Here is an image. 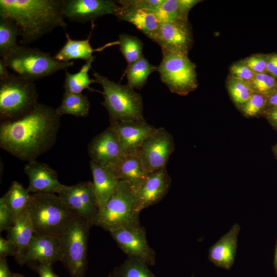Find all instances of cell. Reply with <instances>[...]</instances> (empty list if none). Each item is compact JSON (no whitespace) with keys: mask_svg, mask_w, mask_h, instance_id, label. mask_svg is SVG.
I'll return each instance as SVG.
<instances>
[{"mask_svg":"<svg viewBox=\"0 0 277 277\" xmlns=\"http://www.w3.org/2000/svg\"><path fill=\"white\" fill-rule=\"evenodd\" d=\"M157 71V67L150 64L143 55L128 64L125 73L128 85L133 89H141L146 84L151 73Z\"/></svg>","mask_w":277,"mask_h":277,"instance_id":"f1b7e54d","label":"cell"},{"mask_svg":"<svg viewBox=\"0 0 277 277\" xmlns=\"http://www.w3.org/2000/svg\"><path fill=\"white\" fill-rule=\"evenodd\" d=\"M20 32L16 24L11 19L0 17V55L5 58L18 45L16 41Z\"/></svg>","mask_w":277,"mask_h":277,"instance_id":"4dcf8cb0","label":"cell"},{"mask_svg":"<svg viewBox=\"0 0 277 277\" xmlns=\"http://www.w3.org/2000/svg\"><path fill=\"white\" fill-rule=\"evenodd\" d=\"M88 153L91 161L106 167L125 154L118 135L111 126L92 139L88 145Z\"/></svg>","mask_w":277,"mask_h":277,"instance_id":"2e32d148","label":"cell"},{"mask_svg":"<svg viewBox=\"0 0 277 277\" xmlns=\"http://www.w3.org/2000/svg\"><path fill=\"white\" fill-rule=\"evenodd\" d=\"M66 42L62 48L54 56L57 61L63 62H69L72 60L81 59L88 61L92 56L94 51L98 49H93L90 44V36L86 39L75 40L70 38L66 32Z\"/></svg>","mask_w":277,"mask_h":277,"instance_id":"484cf974","label":"cell"},{"mask_svg":"<svg viewBox=\"0 0 277 277\" xmlns=\"http://www.w3.org/2000/svg\"><path fill=\"white\" fill-rule=\"evenodd\" d=\"M230 71L232 77L248 83L255 75L242 61L233 64L230 68Z\"/></svg>","mask_w":277,"mask_h":277,"instance_id":"f35d334b","label":"cell"},{"mask_svg":"<svg viewBox=\"0 0 277 277\" xmlns=\"http://www.w3.org/2000/svg\"><path fill=\"white\" fill-rule=\"evenodd\" d=\"M94 59V56L90 57L82 66L79 71L75 73L71 74L66 71L63 86L65 92L80 94L82 93L85 89L97 91L90 86L91 84L97 83L96 81L90 78L88 74Z\"/></svg>","mask_w":277,"mask_h":277,"instance_id":"4316f807","label":"cell"},{"mask_svg":"<svg viewBox=\"0 0 277 277\" xmlns=\"http://www.w3.org/2000/svg\"><path fill=\"white\" fill-rule=\"evenodd\" d=\"M29 267L36 272L39 277H58L53 271L52 265L35 262L27 263Z\"/></svg>","mask_w":277,"mask_h":277,"instance_id":"b9f144b4","label":"cell"},{"mask_svg":"<svg viewBox=\"0 0 277 277\" xmlns=\"http://www.w3.org/2000/svg\"><path fill=\"white\" fill-rule=\"evenodd\" d=\"M115 43L119 45L120 51L128 65L134 62L143 56V43L135 36L121 34Z\"/></svg>","mask_w":277,"mask_h":277,"instance_id":"d6a6232c","label":"cell"},{"mask_svg":"<svg viewBox=\"0 0 277 277\" xmlns=\"http://www.w3.org/2000/svg\"><path fill=\"white\" fill-rule=\"evenodd\" d=\"M93 75L102 88L104 101L110 122L142 121L143 104L141 95L127 85H121L94 72Z\"/></svg>","mask_w":277,"mask_h":277,"instance_id":"5b68a950","label":"cell"},{"mask_svg":"<svg viewBox=\"0 0 277 277\" xmlns=\"http://www.w3.org/2000/svg\"><path fill=\"white\" fill-rule=\"evenodd\" d=\"M264 113L269 123L277 129V108L266 110Z\"/></svg>","mask_w":277,"mask_h":277,"instance_id":"ee69618b","label":"cell"},{"mask_svg":"<svg viewBox=\"0 0 277 277\" xmlns=\"http://www.w3.org/2000/svg\"><path fill=\"white\" fill-rule=\"evenodd\" d=\"M162 61L157 67L161 79L174 93L186 95L197 87L195 65L187 54L163 53Z\"/></svg>","mask_w":277,"mask_h":277,"instance_id":"9c48e42d","label":"cell"},{"mask_svg":"<svg viewBox=\"0 0 277 277\" xmlns=\"http://www.w3.org/2000/svg\"><path fill=\"white\" fill-rule=\"evenodd\" d=\"M276 243H277V242H276Z\"/></svg>","mask_w":277,"mask_h":277,"instance_id":"11a10c76","label":"cell"},{"mask_svg":"<svg viewBox=\"0 0 277 277\" xmlns=\"http://www.w3.org/2000/svg\"><path fill=\"white\" fill-rule=\"evenodd\" d=\"M240 226L236 223L209 250V261L216 266L230 269L234 262Z\"/></svg>","mask_w":277,"mask_h":277,"instance_id":"ffe728a7","label":"cell"},{"mask_svg":"<svg viewBox=\"0 0 277 277\" xmlns=\"http://www.w3.org/2000/svg\"><path fill=\"white\" fill-rule=\"evenodd\" d=\"M248 83L254 93L267 97L277 88V81L267 73L255 74L253 78Z\"/></svg>","mask_w":277,"mask_h":277,"instance_id":"e575fe53","label":"cell"},{"mask_svg":"<svg viewBox=\"0 0 277 277\" xmlns=\"http://www.w3.org/2000/svg\"><path fill=\"white\" fill-rule=\"evenodd\" d=\"M91 223L76 213L60 236L62 260L70 277H86L87 243Z\"/></svg>","mask_w":277,"mask_h":277,"instance_id":"52a82bcc","label":"cell"},{"mask_svg":"<svg viewBox=\"0 0 277 277\" xmlns=\"http://www.w3.org/2000/svg\"><path fill=\"white\" fill-rule=\"evenodd\" d=\"M171 179L166 168L148 173L138 183L132 186L137 211L160 202L168 193Z\"/></svg>","mask_w":277,"mask_h":277,"instance_id":"4fadbf2b","label":"cell"},{"mask_svg":"<svg viewBox=\"0 0 277 277\" xmlns=\"http://www.w3.org/2000/svg\"><path fill=\"white\" fill-rule=\"evenodd\" d=\"M275 108H277V88L267 97L265 110Z\"/></svg>","mask_w":277,"mask_h":277,"instance_id":"bcb514c9","label":"cell"},{"mask_svg":"<svg viewBox=\"0 0 277 277\" xmlns=\"http://www.w3.org/2000/svg\"><path fill=\"white\" fill-rule=\"evenodd\" d=\"M15 217L3 200L0 199V231L7 230L14 225Z\"/></svg>","mask_w":277,"mask_h":277,"instance_id":"ab89813d","label":"cell"},{"mask_svg":"<svg viewBox=\"0 0 277 277\" xmlns=\"http://www.w3.org/2000/svg\"><path fill=\"white\" fill-rule=\"evenodd\" d=\"M151 40L161 46L162 53L188 54L192 43L191 32L188 20L161 23Z\"/></svg>","mask_w":277,"mask_h":277,"instance_id":"5bb4252c","label":"cell"},{"mask_svg":"<svg viewBox=\"0 0 277 277\" xmlns=\"http://www.w3.org/2000/svg\"><path fill=\"white\" fill-rule=\"evenodd\" d=\"M62 260L60 237L52 235H34L19 264L31 262L52 265Z\"/></svg>","mask_w":277,"mask_h":277,"instance_id":"e0dca14e","label":"cell"},{"mask_svg":"<svg viewBox=\"0 0 277 277\" xmlns=\"http://www.w3.org/2000/svg\"><path fill=\"white\" fill-rule=\"evenodd\" d=\"M2 60L17 75L33 82L57 71H66L74 64L72 61H58L38 48L19 45Z\"/></svg>","mask_w":277,"mask_h":277,"instance_id":"277c9868","label":"cell"},{"mask_svg":"<svg viewBox=\"0 0 277 277\" xmlns=\"http://www.w3.org/2000/svg\"><path fill=\"white\" fill-rule=\"evenodd\" d=\"M24 171L28 177L27 190L30 193L57 194L64 186L58 181L56 172L46 164L36 161L28 162Z\"/></svg>","mask_w":277,"mask_h":277,"instance_id":"d6986e66","label":"cell"},{"mask_svg":"<svg viewBox=\"0 0 277 277\" xmlns=\"http://www.w3.org/2000/svg\"><path fill=\"white\" fill-rule=\"evenodd\" d=\"M17 254V248L16 245L10 240L0 237V258H6L13 256L14 258Z\"/></svg>","mask_w":277,"mask_h":277,"instance_id":"60d3db41","label":"cell"},{"mask_svg":"<svg viewBox=\"0 0 277 277\" xmlns=\"http://www.w3.org/2000/svg\"><path fill=\"white\" fill-rule=\"evenodd\" d=\"M11 277H25L24 275H23V274H19V273H12V276Z\"/></svg>","mask_w":277,"mask_h":277,"instance_id":"681fc988","label":"cell"},{"mask_svg":"<svg viewBox=\"0 0 277 277\" xmlns=\"http://www.w3.org/2000/svg\"><path fill=\"white\" fill-rule=\"evenodd\" d=\"M7 231V239L17 246V254L15 259L19 264L34 235L33 224L26 209L16 216L14 225Z\"/></svg>","mask_w":277,"mask_h":277,"instance_id":"7402d4cb","label":"cell"},{"mask_svg":"<svg viewBox=\"0 0 277 277\" xmlns=\"http://www.w3.org/2000/svg\"><path fill=\"white\" fill-rule=\"evenodd\" d=\"M275 270H276V274H277V268H275Z\"/></svg>","mask_w":277,"mask_h":277,"instance_id":"816d5d0a","label":"cell"},{"mask_svg":"<svg viewBox=\"0 0 277 277\" xmlns=\"http://www.w3.org/2000/svg\"><path fill=\"white\" fill-rule=\"evenodd\" d=\"M116 16L121 20L133 24L151 39L161 23L152 11L147 9L126 10L119 6Z\"/></svg>","mask_w":277,"mask_h":277,"instance_id":"603a6c76","label":"cell"},{"mask_svg":"<svg viewBox=\"0 0 277 277\" xmlns=\"http://www.w3.org/2000/svg\"><path fill=\"white\" fill-rule=\"evenodd\" d=\"M229 94L239 109L254 93L248 82L231 77L227 83Z\"/></svg>","mask_w":277,"mask_h":277,"instance_id":"836d02e7","label":"cell"},{"mask_svg":"<svg viewBox=\"0 0 277 277\" xmlns=\"http://www.w3.org/2000/svg\"><path fill=\"white\" fill-rule=\"evenodd\" d=\"M266 73L274 78H277V53L268 54Z\"/></svg>","mask_w":277,"mask_h":277,"instance_id":"7bdbcfd3","label":"cell"},{"mask_svg":"<svg viewBox=\"0 0 277 277\" xmlns=\"http://www.w3.org/2000/svg\"><path fill=\"white\" fill-rule=\"evenodd\" d=\"M273 151L274 154L277 156V144L274 146Z\"/></svg>","mask_w":277,"mask_h":277,"instance_id":"f907efd6","label":"cell"},{"mask_svg":"<svg viewBox=\"0 0 277 277\" xmlns=\"http://www.w3.org/2000/svg\"><path fill=\"white\" fill-rule=\"evenodd\" d=\"M60 125L55 109L37 103L22 116L1 122L0 147L27 163L36 161L54 145Z\"/></svg>","mask_w":277,"mask_h":277,"instance_id":"6da1fadb","label":"cell"},{"mask_svg":"<svg viewBox=\"0 0 277 277\" xmlns=\"http://www.w3.org/2000/svg\"><path fill=\"white\" fill-rule=\"evenodd\" d=\"M164 0H120L116 2L123 9H147L153 10Z\"/></svg>","mask_w":277,"mask_h":277,"instance_id":"8d00e7d4","label":"cell"},{"mask_svg":"<svg viewBox=\"0 0 277 277\" xmlns=\"http://www.w3.org/2000/svg\"><path fill=\"white\" fill-rule=\"evenodd\" d=\"M174 149L172 135L164 127H160L146 138L136 154L148 173L165 168Z\"/></svg>","mask_w":277,"mask_h":277,"instance_id":"30bf717a","label":"cell"},{"mask_svg":"<svg viewBox=\"0 0 277 277\" xmlns=\"http://www.w3.org/2000/svg\"><path fill=\"white\" fill-rule=\"evenodd\" d=\"M120 181L133 186L147 174L137 154H124L109 167Z\"/></svg>","mask_w":277,"mask_h":277,"instance_id":"cb8c5ba5","label":"cell"},{"mask_svg":"<svg viewBox=\"0 0 277 277\" xmlns=\"http://www.w3.org/2000/svg\"><path fill=\"white\" fill-rule=\"evenodd\" d=\"M90 108V102L86 95L65 92L60 105L55 109L60 117L65 114L86 117L89 114Z\"/></svg>","mask_w":277,"mask_h":277,"instance_id":"83f0119b","label":"cell"},{"mask_svg":"<svg viewBox=\"0 0 277 277\" xmlns=\"http://www.w3.org/2000/svg\"><path fill=\"white\" fill-rule=\"evenodd\" d=\"M107 277H111L110 274H109Z\"/></svg>","mask_w":277,"mask_h":277,"instance_id":"f5cc1de1","label":"cell"},{"mask_svg":"<svg viewBox=\"0 0 277 277\" xmlns=\"http://www.w3.org/2000/svg\"><path fill=\"white\" fill-rule=\"evenodd\" d=\"M8 67H7L5 63L2 60H0V81L6 79L8 77L10 73L7 70Z\"/></svg>","mask_w":277,"mask_h":277,"instance_id":"7dc6e473","label":"cell"},{"mask_svg":"<svg viewBox=\"0 0 277 277\" xmlns=\"http://www.w3.org/2000/svg\"><path fill=\"white\" fill-rule=\"evenodd\" d=\"M31 195L27 188L19 183L13 181L1 199L16 217L26 209Z\"/></svg>","mask_w":277,"mask_h":277,"instance_id":"f546056e","label":"cell"},{"mask_svg":"<svg viewBox=\"0 0 277 277\" xmlns=\"http://www.w3.org/2000/svg\"><path fill=\"white\" fill-rule=\"evenodd\" d=\"M200 1L164 0L152 10L161 23L187 19L189 10Z\"/></svg>","mask_w":277,"mask_h":277,"instance_id":"d4e9b609","label":"cell"},{"mask_svg":"<svg viewBox=\"0 0 277 277\" xmlns=\"http://www.w3.org/2000/svg\"><path fill=\"white\" fill-rule=\"evenodd\" d=\"M93 188L100 208L113 193L120 181L112 170L92 161L90 162Z\"/></svg>","mask_w":277,"mask_h":277,"instance_id":"44dd1931","label":"cell"},{"mask_svg":"<svg viewBox=\"0 0 277 277\" xmlns=\"http://www.w3.org/2000/svg\"><path fill=\"white\" fill-rule=\"evenodd\" d=\"M145 263L136 258L127 256L120 265L115 267L111 277H156Z\"/></svg>","mask_w":277,"mask_h":277,"instance_id":"1f68e13d","label":"cell"},{"mask_svg":"<svg viewBox=\"0 0 277 277\" xmlns=\"http://www.w3.org/2000/svg\"><path fill=\"white\" fill-rule=\"evenodd\" d=\"M119 5L110 0H64L63 13L70 21L85 23L107 14H117Z\"/></svg>","mask_w":277,"mask_h":277,"instance_id":"9a60e30c","label":"cell"},{"mask_svg":"<svg viewBox=\"0 0 277 277\" xmlns=\"http://www.w3.org/2000/svg\"><path fill=\"white\" fill-rule=\"evenodd\" d=\"M64 0H0V17L12 20L22 45L32 43L57 27L65 29Z\"/></svg>","mask_w":277,"mask_h":277,"instance_id":"7a4b0ae2","label":"cell"},{"mask_svg":"<svg viewBox=\"0 0 277 277\" xmlns=\"http://www.w3.org/2000/svg\"><path fill=\"white\" fill-rule=\"evenodd\" d=\"M191 277H193V276H192Z\"/></svg>","mask_w":277,"mask_h":277,"instance_id":"db71d44e","label":"cell"},{"mask_svg":"<svg viewBox=\"0 0 277 277\" xmlns=\"http://www.w3.org/2000/svg\"><path fill=\"white\" fill-rule=\"evenodd\" d=\"M267 97L253 93L248 100L239 109L246 117H252L264 113L266 109Z\"/></svg>","mask_w":277,"mask_h":277,"instance_id":"d590c367","label":"cell"},{"mask_svg":"<svg viewBox=\"0 0 277 277\" xmlns=\"http://www.w3.org/2000/svg\"><path fill=\"white\" fill-rule=\"evenodd\" d=\"M274 265L275 269L277 268V243L275 249L274 259Z\"/></svg>","mask_w":277,"mask_h":277,"instance_id":"c3c4849f","label":"cell"},{"mask_svg":"<svg viewBox=\"0 0 277 277\" xmlns=\"http://www.w3.org/2000/svg\"><path fill=\"white\" fill-rule=\"evenodd\" d=\"M140 213L136 208L131 185L120 181L113 193L100 208L93 225L109 232L123 227L138 225Z\"/></svg>","mask_w":277,"mask_h":277,"instance_id":"8992f818","label":"cell"},{"mask_svg":"<svg viewBox=\"0 0 277 277\" xmlns=\"http://www.w3.org/2000/svg\"><path fill=\"white\" fill-rule=\"evenodd\" d=\"M37 99L34 82L10 73L0 81L1 122L22 116L35 106Z\"/></svg>","mask_w":277,"mask_h":277,"instance_id":"ba28073f","label":"cell"},{"mask_svg":"<svg viewBox=\"0 0 277 277\" xmlns=\"http://www.w3.org/2000/svg\"><path fill=\"white\" fill-rule=\"evenodd\" d=\"M26 210L37 235L61 236L75 214L53 193L31 194Z\"/></svg>","mask_w":277,"mask_h":277,"instance_id":"3957f363","label":"cell"},{"mask_svg":"<svg viewBox=\"0 0 277 277\" xmlns=\"http://www.w3.org/2000/svg\"><path fill=\"white\" fill-rule=\"evenodd\" d=\"M125 154H136L143 142L157 128L145 120L111 122Z\"/></svg>","mask_w":277,"mask_h":277,"instance_id":"ac0fdd59","label":"cell"},{"mask_svg":"<svg viewBox=\"0 0 277 277\" xmlns=\"http://www.w3.org/2000/svg\"><path fill=\"white\" fill-rule=\"evenodd\" d=\"M57 195L68 207L93 226L100 207L91 182L64 185Z\"/></svg>","mask_w":277,"mask_h":277,"instance_id":"7c38bea8","label":"cell"},{"mask_svg":"<svg viewBox=\"0 0 277 277\" xmlns=\"http://www.w3.org/2000/svg\"><path fill=\"white\" fill-rule=\"evenodd\" d=\"M268 54H257L249 56L242 61L254 74L266 73Z\"/></svg>","mask_w":277,"mask_h":277,"instance_id":"74e56055","label":"cell"},{"mask_svg":"<svg viewBox=\"0 0 277 277\" xmlns=\"http://www.w3.org/2000/svg\"><path fill=\"white\" fill-rule=\"evenodd\" d=\"M12 273L9 269L6 258H0V277H11Z\"/></svg>","mask_w":277,"mask_h":277,"instance_id":"f6af8a7d","label":"cell"},{"mask_svg":"<svg viewBox=\"0 0 277 277\" xmlns=\"http://www.w3.org/2000/svg\"><path fill=\"white\" fill-rule=\"evenodd\" d=\"M109 233L127 256L138 259L149 266L155 264V252L149 245L146 230L141 224L121 228Z\"/></svg>","mask_w":277,"mask_h":277,"instance_id":"8fae6325","label":"cell"}]
</instances>
